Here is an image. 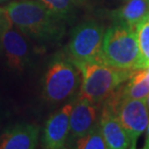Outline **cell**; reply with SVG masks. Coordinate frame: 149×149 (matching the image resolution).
Masks as SVG:
<instances>
[{"label": "cell", "mask_w": 149, "mask_h": 149, "mask_svg": "<svg viewBox=\"0 0 149 149\" xmlns=\"http://www.w3.org/2000/svg\"><path fill=\"white\" fill-rule=\"evenodd\" d=\"M2 9L15 26L38 43L55 42L64 35L63 19L38 0H13Z\"/></svg>", "instance_id": "6da1fadb"}, {"label": "cell", "mask_w": 149, "mask_h": 149, "mask_svg": "<svg viewBox=\"0 0 149 149\" xmlns=\"http://www.w3.org/2000/svg\"><path fill=\"white\" fill-rule=\"evenodd\" d=\"M74 63L81 73L77 99L88 101L97 106L105 102L122 83L127 81L133 73L130 70L111 67L97 59Z\"/></svg>", "instance_id": "7a4b0ae2"}, {"label": "cell", "mask_w": 149, "mask_h": 149, "mask_svg": "<svg viewBox=\"0 0 149 149\" xmlns=\"http://www.w3.org/2000/svg\"><path fill=\"white\" fill-rule=\"evenodd\" d=\"M100 60L117 69H142L136 29L112 22L105 31Z\"/></svg>", "instance_id": "3957f363"}, {"label": "cell", "mask_w": 149, "mask_h": 149, "mask_svg": "<svg viewBox=\"0 0 149 149\" xmlns=\"http://www.w3.org/2000/svg\"><path fill=\"white\" fill-rule=\"evenodd\" d=\"M81 73L77 65L64 56H55L49 62L42 79V96L49 104L73 99L79 92Z\"/></svg>", "instance_id": "277c9868"}, {"label": "cell", "mask_w": 149, "mask_h": 149, "mask_svg": "<svg viewBox=\"0 0 149 149\" xmlns=\"http://www.w3.org/2000/svg\"><path fill=\"white\" fill-rule=\"evenodd\" d=\"M103 104L116 114L129 136L131 148H136V141L149 123V109L145 101L123 97L120 90H115Z\"/></svg>", "instance_id": "5b68a950"}, {"label": "cell", "mask_w": 149, "mask_h": 149, "mask_svg": "<svg viewBox=\"0 0 149 149\" xmlns=\"http://www.w3.org/2000/svg\"><path fill=\"white\" fill-rule=\"evenodd\" d=\"M105 27L90 19L80 22L73 29L68 44V53L74 62L100 60Z\"/></svg>", "instance_id": "8992f818"}, {"label": "cell", "mask_w": 149, "mask_h": 149, "mask_svg": "<svg viewBox=\"0 0 149 149\" xmlns=\"http://www.w3.org/2000/svg\"><path fill=\"white\" fill-rule=\"evenodd\" d=\"M2 12L0 49L4 52L7 67L13 72H23L31 63L32 52L27 38Z\"/></svg>", "instance_id": "52a82bcc"}, {"label": "cell", "mask_w": 149, "mask_h": 149, "mask_svg": "<svg viewBox=\"0 0 149 149\" xmlns=\"http://www.w3.org/2000/svg\"><path fill=\"white\" fill-rule=\"evenodd\" d=\"M74 102H68L53 112L46 122L42 136L43 146L47 149L65 147L70 134V114Z\"/></svg>", "instance_id": "ba28073f"}, {"label": "cell", "mask_w": 149, "mask_h": 149, "mask_svg": "<svg viewBox=\"0 0 149 149\" xmlns=\"http://www.w3.org/2000/svg\"><path fill=\"white\" fill-rule=\"evenodd\" d=\"M39 134L36 125L16 124L0 135V149H34L38 145Z\"/></svg>", "instance_id": "9c48e42d"}, {"label": "cell", "mask_w": 149, "mask_h": 149, "mask_svg": "<svg viewBox=\"0 0 149 149\" xmlns=\"http://www.w3.org/2000/svg\"><path fill=\"white\" fill-rule=\"evenodd\" d=\"M99 126L109 149L131 148V141L127 133L112 109L103 104Z\"/></svg>", "instance_id": "30bf717a"}, {"label": "cell", "mask_w": 149, "mask_h": 149, "mask_svg": "<svg viewBox=\"0 0 149 149\" xmlns=\"http://www.w3.org/2000/svg\"><path fill=\"white\" fill-rule=\"evenodd\" d=\"M98 124V106L88 101L77 99L70 114V135L77 139Z\"/></svg>", "instance_id": "8fae6325"}, {"label": "cell", "mask_w": 149, "mask_h": 149, "mask_svg": "<svg viewBox=\"0 0 149 149\" xmlns=\"http://www.w3.org/2000/svg\"><path fill=\"white\" fill-rule=\"evenodd\" d=\"M149 14V0H128L121 7L112 11V22L121 23L136 29L139 22L146 19Z\"/></svg>", "instance_id": "7c38bea8"}, {"label": "cell", "mask_w": 149, "mask_h": 149, "mask_svg": "<svg viewBox=\"0 0 149 149\" xmlns=\"http://www.w3.org/2000/svg\"><path fill=\"white\" fill-rule=\"evenodd\" d=\"M119 90L123 97L145 100L149 95V71L147 68L133 71L127 83Z\"/></svg>", "instance_id": "4fadbf2b"}, {"label": "cell", "mask_w": 149, "mask_h": 149, "mask_svg": "<svg viewBox=\"0 0 149 149\" xmlns=\"http://www.w3.org/2000/svg\"><path fill=\"white\" fill-rule=\"evenodd\" d=\"M76 148L79 149H108V145L101 132L99 123L93 129L76 139Z\"/></svg>", "instance_id": "5bb4252c"}, {"label": "cell", "mask_w": 149, "mask_h": 149, "mask_svg": "<svg viewBox=\"0 0 149 149\" xmlns=\"http://www.w3.org/2000/svg\"><path fill=\"white\" fill-rule=\"evenodd\" d=\"M136 34L138 39L139 54L141 59V68L149 66V20L148 17L136 26Z\"/></svg>", "instance_id": "9a60e30c"}, {"label": "cell", "mask_w": 149, "mask_h": 149, "mask_svg": "<svg viewBox=\"0 0 149 149\" xmlns=\"http://www.w3.org/2000/svg\"><path fill=\"white\" fill-rule=\"evenodd\" d=\"M47 7L55 16L63 20L70 19L74 15V0H38Z\"/></svg>", "instance_id": "2e32d148"}, {"label": "cell", "mask_w": 149, "mask_h": 149, "mask_svg": "<svg viewBox=\"0 0 149 149\" xmlns=\"http://www.w3.org/2000/svg\"><path fill=\"white\" fill-rule=\"evenodd\" d=\"M143 148L149 149V123H148V126L146 128V134H145V141H144Z\"/></svg>", "instance_id": "e0dca14e"}, {"label": "cell", "mask_w": 149, "mask_h": 149, "mask_svg": "<svg viewBox=\"0 0 149 149\" xmlns=\"http://www.w3.org/2000/svg\"><path fill=\"white\" fill-rule=\"evenodd\" d=\"M87 1H88V0H74V4H76L77 6V5H84Z\"/></svg>", "instance_id": "ac0fdd59"}, {"label": "cell", "mask_w": 149, "mask_h": 149, "mask_svg": "<svg viewBox=\"0 0 149 149\" xmlns=\"http://www.w3.org/2000/svg\"><path fill=\"white\" fill-rule=\"evenodd\" d=\"M1 32H2V12L1 8H0V39H1ZM1 50V49H0Z\"/></svg>", "instance_id": "d6986e66"}, {"label": "cell", "mask_w": 149, "mask_h": 149, "mask_svg": "<svg viewBox=\"0 0 149 149\" xmlns=\"http://www.w3.org/2000/svg\"><path fill=\"white\" fill-rule=\"evenodd\" d=\"M145 104H146V106H147V108H148V109H149V95L148 96L145 98Z\"/></svg>", "instance_id": "ffe728a7"}, {"label": "cell", "mask_w": 149, "mask_h": 149, "mask_svg": "<svg viewBox=\"0 0 149 149\" xmlns=\"http://www.w3.org/2000/svg\"><path fill=\"white\" fill-rule=\"evenodd\" d=\"M8 1H13V0H0V3H4V2H8Z\"/></svg>", "instance_id": "44dd1931"}, {"label": "cell", "mask_w": 149, "mask_h": 149, "mask_svg": "<svg viewBox=\"0 0 149 149\" xmlns=\"http://www.w3.org/2000/svg\"><path fill=\"white\" fill-rule=\"evenodd\" d=\"M121 1H124L125 2V1H128V0H121Z\"/></svg>", "instance_id": "7402d4cb"}, {"label": "cell", "mask_w": 149, "mask_h": 149, "mask_svg": "<svg viewBox=\"0 0 149 149\" xmlns=\"http://www.w3.org/2000/svg\"><path fill=\"white\" fill-rule=\"evenodd\" d=\"M147 69H148V71H149V66H148V67H147Z\"/></svg>", "instance_id": "603a6c76"}, {"label": "cell", "mask_w": 149, "mask_h": 149, "mask_svg": "<svg viewBox=\"0 0 149 149\" xmlns=\"http://www.w3.org/2000/svg\"><path fill=\"white\" fill-rule=\"evenodd\" d=\"M148 20H149V14H148Z\"/></svg>", "instance_id": "cb8c5ba5"}]
</instances>
